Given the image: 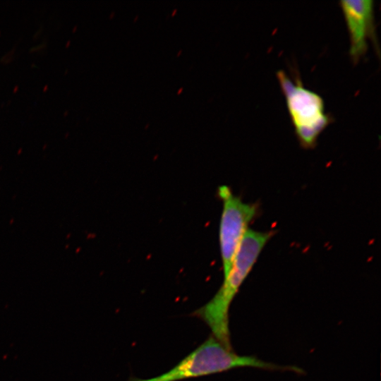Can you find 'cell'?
<instances>
[{"label":"cell","mask_w":381,"mask_h":381,"mask_svg":"<svg viewBox=\"0 0 381 381\" xmlns=\"http://www.w3.org/2000/svg\"><path fill=\"white\" fill-rule=\"evenodd\" d=\"M349 37V56L357 64L367 53L368 41L376 43L374 1L344 0L339 1Z\"/></svg>","instance_id":"obj_5"},{"label":"cell","mask_w":381,"mask_h":381,"mask_svg":"<svg viewBox=\"0 0 381 381\" xmlns=\"http://www.w3.org/2000/svg\"><path fill=\"white\" fill-rule=\"evenodd\" d=\"M288 112L300 145L313 148L332 118L325 111L322 97L306 88L299 78L294 81L282 70L276 73Z\"/></svg>","instance_id":"obj_3"},{"label":"cell","mask_w":381,"mask_h":381,"mask_svg":"<svg viewBox=\"0 0 381 381\" xmlns=\"http://www.w3.org/2000/svg\"><path fill=\"white\" fill-rule=\"evenodd\" d=\"M222 201L219 238L224 276L229 271L248 226L258 211L256 204L243 202L227 186L218 188Z\"/></svg>","instance_id":"obj_4"},{"label":"cell","mask_w":381,"mask_h":381,"mask_svg":"<svg viewBox=\"0 0 381 381\" xmlns=\"http://www.w3.org/2000/svg\"><path fill=\"white\" fill-rule=\"evenodd\" d=\"M243 367L303 373L296 366L279 365L253 356L238 355L211 336L169 371L155 377L131 381H179Z\"/></svg>","instance_id":"obj_2"},{"label":"cell","mask_w":381,"mask_h":381,"mask_svg":"<svg viewBox=\"0 0 381 381\" xmlns=\"http://www.w3.org/2000/svg\"><path fill=\"white\" fill-rule=\"evenodd\" d=\"M272 236V231L248 229L229 271L224 276L221 287L210 301L194 313L208 325L212 336L229 349H232L229 330L231 303Z\"/></svg>","instance_id":"obj_1"}]
</instances>
